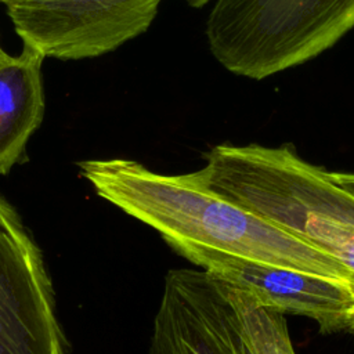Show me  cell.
I'll return each mask as SVG.
<instances>
[{
  "mask_svg": "<svg viewBox=\"0 0 354 354\" xmlns=\"http://www.w3.org/2000/svg\"><path fill=\"white\" fill-rule=\"evenodd\" d=\"M44 57L30 46L0 61V174L25 158L26 145L40 127L44 111Z\"/></svg>",
  "mask_w": 354,
  "mask_h": 354,
  "instance_id": "ba28073f",
  "label": "cell"
},
{
  "mask_svg": "<svg viewBox=\"0 0 354 354\" xmlns=\"http://www.w3.org/2000/svg\"><path fill=\"white\" fill-rule=\"evenodd\" d=\"M6 54H7V53H6V51H4V48H3V47H1V43H0V61H1V59H3V57H4V55H6Z\"/></svg>",
  "mask_w": 354,
  "mask_h": 354,
  "instance_id": "8fae6325",
  "label": "cell"
},
{
  "mask_svg": "<svg viewBox=\"0 0 354 354\" xmlns=\"http://www.w3.org/2000/svg\"><path fill=\"white\" fill-rule=\"evenodd\" d=\"M354 28V0H217L210 53L228 72L261 80L333 47Z\"/></svg>",
  "mask_w": 354,
  "mask_h": 354,
  "instance_id": "3957f363",
  "label": "cell"
},
{
  "mask_svg": "<svg viewBox=\"0 0 354 354\" xmlns=\"http://www.w3.org/2000/svg\"><path fill=\"white\" fill-rule=\"evenodd\" d=\"M149 354H252L238 314L206 271L170 270L153 319Z\"/></svg>",
  "mask_w": 354,
  "mask_h": 354,
  "instance_id": "8992f818",
  "label": "cell"
},
{
  "mask_svg": "<svg viewBox=\"0 0 354 354\" xmlns=\"http://www.w3.org/2000/svg\"><path fill=\"white\" fill-rule=\"evenodd\" d=\"M351 333H354V326H353V330H351Z\"/></svg>",
  "mask_w": 354,
  "mask_h": 354,
  "instance_id": "7c38bea8",
  "label": "cell"
},
{
  "mask_svg": "<svg viewBox=\"0 0 354 354\" xmlns=\"http://www.w3.org/2000/svg\"><path fill=\"white\" fill-rule=\"evenodd\" d=\"M192 171L214 194L330 254L354 275V196L292 144H220ZM354 290V288H353Z\"/></svg>",
  "mask_w": 354,
  "mask_h": 354,
  "instance_id": "7a4b0ae2",
  "label": "cell"
},
{
  "mask_svg": "<svg viewBox=\"0 0 354 354\" xmlns=\"http://www.w3.org/2000/svg\"><path fill=\"white\" fill-rule=\"evenodd\" d=\"M201 268L248 290L263 306L311 318L322 333L353 330L354 290L348 282L227 254L206 259Z\"/></svg>",
  "mask_w": 354,
  "mask_h": 354,
  "instance_id": "52a82bcc",
  "label": "cell"
},
{
  "mask_svg": "<svg viewBox=\"0 0 354 354\" xmlns=\"http://www.w3.org/2000/svg\"><path fill=\"white\" fill-rule=\"evenodd\" d=\"M80 174L98 196L142 221L201 267L216 254L257 260L348 282L346 266L277 224L199 184L192 173L163 174L131 159H90Z\"/></svg>",
  "mask_w": 354,
  "mask_h": 354,
  "instance_id": "6da1fadb",
  "label": "cell"
},
{
  "mask_svg": "<svg viewBox=\"0 0 354 354\" xmlns=\"http://www.w3.org/2000/svg\"><path fill=\"white\" fill-rule=\"evenodd\" d=\"M328 177L342 189L354 196V173L344 171H328Z\"/></svg>",
  "mask_w": 354,
  "mask_h": 354,
  "instance_id": "30bf717a",
  "label": "cell"
},
{
  "mask_svg": "<svg viewBox=\"0 0 354 354\" xmlns=\"http://www.w3.org/2000/svg\"><path fill=\"white\" fill-rule=\"evenodd\" d=\"M44 257L0 195V354H68Z\"/></svg>",
  "mask_w": 354,
  "mask_h": 354,
  "instance_id": "5b68a950",
  "label": "cell"
},
{
  "mask_svg": "<svg viewBox=\"0 0 354 354\" xmlns=\"http://www.w3.org/2000/svg\"><path fill=\"white\" fill-rule=\"evenodd\" d=\"M230 300L252 354H296L283 313L260 304L238 288L230 292Z\"/></svg>",
  "mask_w": 354,
  "mask_h": 354,
  "instance_id": "9c48e42d",
  "label": "cell"
},
{
  "mask_svg": "<svg viewBox=\"0 0 354 354\" xmlns=\"http://www.w3.org/2000/svg\"><path fill=\"white\" fill-rule=\"evenodd\" d=\"M25 46L44 58H95L149 29L162 0H0Z\"/></svg>",
  "mask_w": 354,
  "mask_h": 354,
  "instance_id": "277c9868",
  "label": "cell"
}]
</instances>
